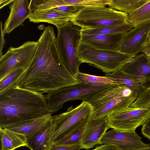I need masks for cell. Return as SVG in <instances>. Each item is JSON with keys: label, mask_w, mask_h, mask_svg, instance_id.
<instances>
[{"label": "cell", "mask_w": 150, "mask_h": 150, "mask_svg": "<svg viewBox=\"0 0 150 150\" xmlns=\"http://www.w3.org/2000/svg\"><path fill=\"white\" fill-rule=\"evenodd\" d=\"M128 14L105 6L84 7L71 21L81 29H96L129 24Z\"/></svg>", "instance_id": "cell-4"}, {"label": "cell", "mask_w": 150, "mask_h": 150, "mask_svg": "<svg viewBox=\"0 0 150 150\" xmlns=\"http://www.w3.org/2000/svg\"><path fill=\"white\" fill-rule=\"evenodd\" d=\"M1 43L0 48V57L2 56V50L5 43V40L4 38L2 21L1 22Z\"/></svg>", "instance_id": "cell-34"}, {"label": "cell", "mask_w": 150, "mask_h": 150, "mask_svg": "<svg viewBox=\"0 0 150 150\" xmlns=\"http://www.w3.org/2000/svg\"><path fill=\"white\" fill-rule=\"evenodd\" d=\"M37 42L28 41L17 47H10L0 57V80L13 71L21 68L26 70L37 48Z\"/></svg>", "instance_id": "cell-8"}, {"label": "cell", "mask_w": 150, "mask_h": 150, "mask_svg": "<svg viewBox=\"0 0 150 150\" xmlns=\"http://www.w3.org/2000/svg\"><path fill=\"white\" fill-rule=\"evenodd\" d=\"M51 115L42 93L18 86L0 94V127Z\"/></svg>", "instance_id": "cell-2"}, {"label": "cell", "mask_w": 150, "mask_h": 150, "mask_svg": "<svg viewBox=\"0 0 150 150\" xmlns=\"http://www.w3.org/2000/svg\"><path fill=\"white\" fill-rule=\"evenodd\" d=\"M91 150H121L116 146L107 144H104L97 146L94 149Z\"/></svg>", "instance_id": "cell-33"}, {"label": "cell", "mask_w": 150, "mask_h": 150, "mask_svg": "<svg viewBox=\"0 0 150 150\" xmlns=\"http://www.w3.org/2000/svg\"><path fill=\"white\" fill-rule=\"evenodd\" d=\"M108 116L93 119L92 115L86 125L81 142L82 149L88 150L100 144L104 134L109 128Z\"/></svg>", "instance_id": "cell-14"}, {"label": "cell", "mask_w": 150, "mask_h": 150, "mask_svg": "<svg viewBox=\"0 0 150 150\" xmlns=\"http://www.w3.org/2000/svg\"><path fill=\"white\" fill-rule=\"evenodd\" d=\"M110 86H94L80 82L49 92L46 97L49 111L52 115L69 100L87 101L98 91Z\"/></svg>", "instance_id": "cell-7"}, {"label": "cell", "mask_w": 150, "mask_h": 150, "mask_svg": "<svg viewBox=\"0 0 150 150\" xmlns=\"http://www.w3.org/2000/svg\"><path fill=\"white\" fill-rule=\"evenodd\" d=\"M52 116L51 115L45 116L25 122L6 126L1 128L23 134L27 139L40 129Z\"/></svg>", "instance_id": "cell-20"}, {"label": "cell", "mask_w": 150, "mask_h": 150, "mask_svg": "<svg viewBox=\"0 0 150 150\" xmlns=\"http://www.w3.org/2000/svg\"><path fill=\"white\" fill-rule=\"evenodd\" d=\"M105 76L116 82L118 85L129 88L137 96L143 89L141 84L134 77L121 69L114 73L105 74Z\"/></svg>", "instance_id": "cell-22"}, {"label": "cell", "mask_w": 150, "mask_h": 150, "mask_svg": "<svg viewBox=\"0 0 150 150\" xmlns=\"http://www.w3.org/2000/svg\"><path fill=\"white\" fill-rule=\"evenodd\" d=\"M0 150H14L26 146L27 138L24 135L0 127Z\"/></svg>", "instance_id": "cell-21"}, {"label": "cell", "mask_w": 150, "mask_h": 150, "mask_svg": "<svg viewBox=\"0 0 150 150\" xmlns=\"http://www.w3.org/2000/svg\"><path fill=\"white\" fill-rule=\"evenodd\" d=\"M148 59H149V62H150V58H148Z\"/></svg>", "instance_id": "cell-38"}, {"label": "cell", "mask_w": 150, "mask_h": 150, "mask_svg": "<svg viewBox=\"0 0 150 150\" xmlns=\"http://www.w3.org/2000/svg\"><path fill=\"white\" fill-rule=\"evenodd\" d=\"M76 79L80 82L94 86L118 85L117 83L106 76H98L80 72Z\"/></svg>", "instance_id": "cell-27"}, {"label": "cell", "mask_w": 150, "mask_h": 150, "mask_svg": "<svg viewBox=\"0 0 150 150\" xmlns=\"http://www.w3.org/2000/svg\"><path fill=\"white\" fill-rule=\"evenodd\" d=\"M128 23L133 28L150 21V0L135 11L128 14Z\"/></svg>", "instance_id": "cell-25"}, {"label": "cell", "mask_w": 150, "mask_h": 150, "mask_svg": "<svg viewBox=\"0 0 150 150\" xmlns=\"http://www.w3.org/2000/svg\"><path fill=\"white\" fill-rule=\"evenodd\" d=\"M135 131L127 132L112 129L106 132L100 144L115 146L121 150H150V144L144 143Z\"/></svg>", "instance_id": "cell-11"}, {"label": "cell", "mask_w": 150, "mask_h": 150, "mask_svg": "<svg viewBox=\"0 0 150 150\" xmlns=\"http://www.w3.org/2000/svg\"><path fill=\"white\" fill-rule=\"evenodd\" d=\"M82 149L81 144L64 145L53 144L48 150H80Z\"/></svg>", "instance_id": "cell-30"}, {"label": "cell", "mask_w": 150, "mask_h": 150, "mask_svg": "<svg viewBox=\"0 0 150 150\" xmlns=\"http://www.w3.org/2000/svg\"><path fill=\"white\" fill-rule=\"evenodd\" d=\"M148 40V41H150V34H149V36Z\"/></svg>", "instance_id": "cell-37"}, {"label": "cell", "mask_w": 150, "mask_h": 150, "mask_svg": "<svg viewBox=\"0 0 150 150\" xmlns=\"http://www.w3.org/2000/svg\"><path fill=\"white\" fill-rule=\"evenodd\" d=\"M121 69L134 77L143 89L150 86V63L144 53L134 56Z\"/></svg>", "instance_id": "cell-13"}, {"label": "cell", "mask_w": 150, "mask_h": 150, "mask_svg": "<svg viewBox=\"0 0 150 150\" xmlns=\"http://www.w3.org/2000/svg\"><path fill=\"white\" fill-rule=\"evenodd\" d=\"M93 110L91 105L87 101L84 100L75 108L71 106L66 112L52 116L54 125L53 143L70 128L92 115Z\"/></svg>", "instance_id": "cell-10"}, {"label": "cell", "mask_w": 150, "mask_h": 150, "mask_svg": "<svg viewBox=\"0 0 150 150\" xmlns=\"http://www.w3.org/2000/svg\"><path fill=\"white\" fill-rule=\"evenodd\" d=\"M57 28L56 43L60 57L67 70L76 79L81 64L77 55L81 28L69 21Z\"/></svg>", "instance_id": "cell-5"}, {"label": "cell", "mask_w": 150, "mask_h": 150, "mask_svg": "<svg viewBox=\"0 0 150 150\" xmlns=\"http://www.w3.org/2000/svg\"><path fill=\"white\" fill-rule=\"evenodd\" d=\"M54 125L52 116L37 131L27 139V147L31 150H48L53 144Z\"/></svg>", "instance_id": "cell-17"}, {"label": "cell", "mask_w": 150, "mask_h": 150, "mask_svg": "<svg viewBox=\"0 0 150 150\" xmlns=\"http://www.w3.org/2000/svg\"><path fill=\"white\" fill-rule=\"evenodd\" d=\"M77 55L81 63H88L105 74L120 70L133 56L119 51L97 49L80 41Z\"/></svg>", "instance_id": "cell-6"}, {"label": "cell", "mask_w": 150, "mask_h": 150, "mask_svg": "<svg viewBox=\"0 0 150 150\" xmlns=\"http://www.w3.org/2000/svg\"><path fill=\"white\" fill-rule=\"evenodd\" d=\"M125 33L81 35L80 41L97 49L119 51Z\"/></svg>", "instance_id": "cell-16"}, {"label": "cell", "mask_w": 150, "mask_h": 150, "mask_svg": "<svg viewBox=\"0 0 150 150\" xmlns=\"http://www.w3.org/2000/svg\"><path fill=\"white\" fill-rule=\"evenodd\" d=\"M150 33V21L141 23L125 33L119 51L133 56L143 52Z\"/></svg>", "instance_id": "cell-12"}, {"label": "cell", "mask_w": 150, "mask_h": 150, "mask_svg": "<svg viewBox=\"0 0 150 150\" xmlns=\"http://www.w3.org/2000/svg\"><path fill=\"white\" fill-rule=\"evenodd\" d=\"M75 13L64 12L54 8L38 13L33 12L28 18L30 21L33 23H47L54 25L57 28L71 21L75 15Z\"/></svg>", "instance_id": "cell-18"}, {"label": "cell", "mask_w": 150, "mask_h": 150, "mask_svg": "<svg viewBox=\"0 0 150 150\" xmlns=\"http://www.w3.org/2000/svg\"><path fill=\"white\" fill-rule=\"evenodd\" d=\"M150 63V62H149Z\"/></svg>", "instance_id": "cell-39"}, {"label": "cell", "mask_w": 150, "mask_h": 150, "mask_svg": "<svg viewBox=\"0 0 150 150\" xmlns=\"http://www.w3.org/2000/svg\"><path fill=\"white\" fill-rule=\"evenodd\" d=\"M110 0H66L68 5L81 6H105L108 5Z\"/></svg>", "instance_id": "cell-29"}, {"label": "cell", "mask_w": 150, "mask_h": 150, "mask_svg": "<svg viewBox=\"0 0 150 150\" xmlns=\"http://www.w3.org/2000/svg\"><path fill=\"white\" fill-rule=\"evenodd\" d=\"M150 117V109L129 107L108 116V125L119 131L135 132Z\"/></svg>", "instance_id": "cell-9"}, {"label": "cell", "mask_w": 150, "mask_h": 150, "mask_svg": "<svg viewBox=\"0 0 150 150\" xmlns=\"http://www.w3.org/2000/svg\"><path fill=\"white\" fill-rule=\"evenodd\" d=\"M141 130L142 135L150 140V117L142 125Z\"/></svg>", "instance_id": "cell-32"}, {"label": "cell", "mask_w": 150, "mask_h": 150, "mask_svg": "<svg viewBox=\"0 0 150 150\" xmlns=\"http://www.w3.org/2000/svg\"><path fill=\"white\" fill-rule=\"evenodd\" d=\"M13 0H0V9L6 5L10 4Z\"/></svg>", "instance_id": "cell-36"}, {"label": "cell", "mask_w": 150, "mask_h": 150, "mask_svg": "<svg viewBox=\"0 0 150 150\" xmlns=\"http://www.w3.org/2000/svg\"><path fill=\"white\" fill-rule=\"evenodd\" d=\"M25 70L23 68L15 69L0 80V94L18 86Z\"/></svg>", "instance_id": "cell-24"}, {"label": "cell", "mask_w": 150, "mask_h": 150, "mask_svg": "<svg viewBox=\"0 0 150 150\" xmlns=\"http://www.w3.org/2000/svg\"><path fill=\"white\" fill-rule=\"evenodd\" d=\"M10 5V13L4 25V35L9 33L20 25H23L24 21L33 13L30 8L28 0H13Z\"/></svg>", "instance_id": "cell-15"}, {"label": "cell", "mask_w": 150, "mask_h": 150, "mask_svg": "<svg viewBox=\"0 0 150 150\" xmlns=\"http://www.w3.org/2000/svg\"><path fill=\"white\" fill-rule=\"evenodd\" d=\"M150 0H110L109 8L129 14L136 10Z\"/></svg>", "instance_id": "cell-23"}, {"label": "cell", "mask_w": 150, "mask_h": 150, "mask_svg": "<svg viewBox=\"0 0 150 150\" xmlns=\"http://www.w3.org/2000/svg\"><path fill=\"white\" fill-rule=\"evenodd\" d=\"M92 115L70 128L58 138L53 144L64 145L81 144L87 124Z\"/></svg>", "instance_id": "cell-19"}, {"label": "cell", "mask_w": 150, "mask_h": 150, "mask_svg": "<svg viewBox=\"0 0 150 150\" xmlns=\"http://www.w3.org/2000/svg\"><path fill=\"white\" fill-rule=\"evenodd\" d=\"M146 56L148 58H150V41L146 44L143 52Z\"/></svg>", "instance_id": "cell-35"}, {"label": "cell", "mask_w": 150, "mask_h": 150, "mask_svg": "<svg viewBox=\"0 0 150 150\" xmlns=\"http://www.w3.org/2000/svg\"><path fill=\"white\" fill-rule=\"evenodd\" d=\"M133 28L128 24L116 26H110L96 29L81 30V34L95 35L99 34H111L125 33Z\"/></svg>", "instance_id": "cell-26"}, {"label": "cell", "mask_w": 150, "mask_h": 150, "mask_svg": "<svg viewBox=\"0 0 150 150\" xmlns=\"http://www.w3.org/2000/svg\"><path fill=\"white\" fill-rule=\"evenodd\" d=\"M56 38L53 28L46 27L37 41L33 58L18 85L20 87L48 93L80 83L63 63Z\"/></svg>", "instance_id": "cell-1"}, {"label": "cell", "mask_w": 150, "mask_h": 150, "mask_svg": "<svg viewBox=\"0 0 150 150\" xmlns=\"http://www.w3.org/2000/svg\"><path fill=\"white\" fill-rule=\"evenodd\" d=\"M83 7L81 6L67 5L58 7L54 8L60 11L68 13H74V12H76L79 11L83 8Z\"/></svg>", "instance_id": "cell-31"}, {"label": "cell", "mask_w": 150, "mask_h": 150, "mask_svg": "<svg viewBox=\"0 0 150 150\" xmlns=\"http://www.w3.org/2000/svg\"><path fill=\"white\" fill-rule=\"evenodd\" d=\"M137 96L126 86H110L98 91L87 101L92 106V117L96 119L129 107Z\"/></svg>", "instance_id": "cell-3"}, {"label": "cell", "mask_w": 150, "mask_h": 150, "mask_svg": "<svg viewBox=\"0 0 150 150\" xmlns=\"http://www.w3.org/2000/svg\"><path fill=\"white\" fill-rule=\"evenodd\" d=\"M130 107L150 109V86L143 89Z\"/></svg>", "instance_id": "cell-28"}]
</instances>
